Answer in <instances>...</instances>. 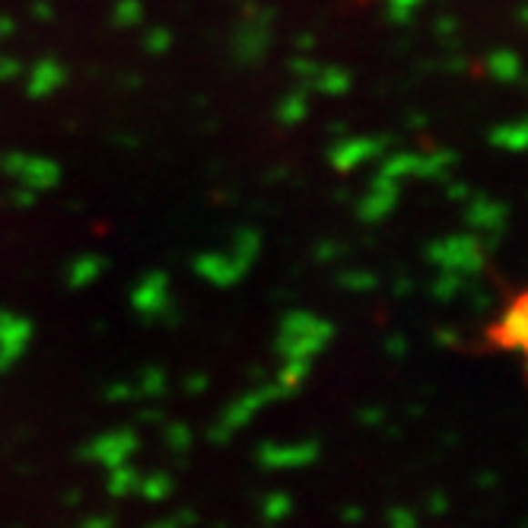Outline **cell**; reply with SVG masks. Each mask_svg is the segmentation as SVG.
Masks as SVG:
<instances>
[{
  "label": "cell",
  "instance_id": "obj_1",
  "mask_svg": "<svg viewBox=\"0 0 528 528\" xmlns=\"http://www.w3.org/2000/svg\"><path fill=\"white\" fill-rule=\"evenodd\" d=\"M500 340L528 353V296L516 302L500 321Z\"/></svg>",
  "mask_w": 528,
  "mask_h": 528
}]
</instances>
